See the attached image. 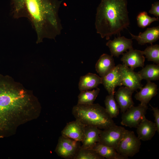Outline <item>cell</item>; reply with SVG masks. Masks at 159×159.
Masks as SVG:
<instances>
[{"label":"cell","mask_w":159,"mask_h":159,"mask_svg":"<svg viewBox=\"0 0 159 159\" xmlns=\"http://www.w3.org/2000/svg\"><path fill=\"white\" fill-rule=\"evenodd\" d=\"M35 105L27 92L0 74V137L11 135L20 125L38 117L41 108Z\"/></svg>","instance_id":"obj_1"},{"label":"cell","mask_w":159,"mask_h":159,"mask_svg":"<svg viewBox=\"0 0 159 159\" xmlns=\"http://www.w3.org/2000/svg\"><path fill=\"white\" fill-rule=\"evenodd\" d=\"M59 0H10L11 13L15 19H28L37 35L36 43L44 39H55L63 27L59 15Z\"/></svg>","instance_id":"obj_2"},{"label":"cell","mask_w":159,"mask_h":159,"mask_svg":"<svg viewBox=\"0 0 159 159\" xmlns=\"http://www.w3.org/2000/svg\"><path fill=\"white\" fill-rule=\"evenodd\" d=\"M127 0H101L97 8L95 22L96 32L102 38L110 39L130 24Z\"/></svg>","instance_id":"obj_3"},{"label":"cell","mask_w":159,"mask_h":159,"mask_svg":"<svg viewBox=\"0 0 159 159\" xmlns=\"http://www.w3.org/2000/svg\"><path fill=\"white\" fill-rule=\"evenodd\" d=\"M72 113L76 120L86 126H94L103 130L116 125L105 108L98 103L77 104L73 107Z\"/></svg>","instance_id":"obj_4"},{"label":"cell","mask_w":159,"mask_h":159,"mask_svg":"<svg viewBox=\"0 0 159 159\" xmlns=\"http://www.w3.org/2000/svg\"><path fill=\"white\" fill-rule=\"evenodd\" d=\"M141 144V140L133 131L126 130L116 150L119 153L127 159L139 152Z\"/></svg>","instance_id":"obj_5"},{"label":"cell","mask_w":159,"mask_h":159,"mask_svg":"<svg viewBox=\"0 0 159 159\" xmlns=\"http://www.w3.org/2000/svg\"><path fill=\"white\" fill-rule=\"evenodd\" d=\"M148 109L147 105L140 104L136 106H132L122 113L121 124L130 128H136L145 117Z\"/></svg>","instance_id":"obj_6"},{"label":"cell","mask_w":159,"mask_h":159,"mask_svg":"<svg viewBox=\"0 0 159 159\" xmlns=\"http://www.w3.org/2000/svg\"><path fill=\"white\" fill-rule=\"evenodd\" d=\"M127 130L116 125L109 128L101 130L99 143L115 149L122 139Z\"/></svg>","instance_id":"obj_7"},{"label":"cell","mask_w":159,"mask_h":159,"mask_svg":"<svg viewBox=\"0 0 159 159\" xmlns=\"http://www.w3.org/2000/svg\"><path fill=\"white\" fill-rule=\"evenodd\" d=\"M79 142L61 135L55 149L57 155L66 159H73L81 146Z\"/></svg>","instance_id":"obj_8"},{"label":"cell","mask_w":159,"mask_h":159,"mask_svg":"<svg viewBox=\"0 0 159 159\" xmlns=\"http://www.w3.org/2000/svg\"><path fill=\"white\" fill-rule=\"evenodd\" d=\"M122 64H119L109 73L101 77L102 84L109 94L114 95L115 89L117 86H122L121 77Z\"/></svg>","instance_id":"obj_9"},{"label":"cell","mask_w":159,"mask_h":159,"mask_svg":"<svg viewBox=\"0 0 159 159\" xmlns=\"http://www.w3.org/2000/svg\"><path fill=\"white\" fill-rule=\"evenodd\" d=\"M142 79L139 73L133 69L122 64V85L127 87L133 92L143 86Z\"/></svg>","instance_id":"obj_10"},{"label":"cell","mask_w":159,"mask_h":159,"mask_svg":"<svg viewBox=\"0 0 159 159\" xmlns=\"http://www.w3.org/2000/svg\"><path fill=\"white\" fill-rule=\"evenodd\" d=\"M106 45L109 48L111 55L117 57L127 50L133 48L132 39L120 36L117 38L115 37L112 40H109Z\"/></svg>","instance_id":"obj_11"},{"label":"cell","mask_w":159,"mask_h":159,"mask_svg":"<svg viewBox=\"0 0 159 159\" xmlns=\"http://www.w3.org/2000/svg\"><path fill=\"white\" fill-rule=\"evenodd\" d=\"M122 55L120 60L126 66L133 70L138 67H144L145 57L142 51L132 48Z\"/></svg>","instance_id":"obj_12"},{"label":"cell","mask_w":159,"mask_h":159,"mask_svg":"<svg viewBox=\"0 0 159 159\" xmlns=\"http://www.w3.org/2000/svg\"><path fill=\"white\" fill-rule=\"evenodd\" d=\"M86 125L75 120L67 123L61 131L62 135L81 142L84 137Z\"/></svg>","instance_id":"obj_13"},{"label":"cell","mask_w":159,"mask_h":159,"mask_svg":"<svg viewBox=\"0 0 159 159\" xmlns=\"http://www.w3.org/2000/svg\"><path fill=\"white\" fill-rule=\"evenodd\" d=\"M133 92L126 87H121L115 92V98L122 113L134 105L132 96Z\"/></svg>","instance_id":"obj_14"},{"label":"cell","mask_w":159,"mask_h":159,"mask_svg":"<svg viewBox=\"0 0 159 159\" xmlns=\"http://www.w3.org/2000/svg\"><path fill=\"white\" fill-rule=\"evenodd\" d=\"M138 138L141 140H150L153 137L157 129L155 122L145 117L136 127Z\"/></svg>","instance_id":"obj_15"},{"label":"cell","mask_w":159,"mask_h":159,"mask_svg":"<svg viewBox=\"0 0 159 159\" xmlns=\"http://www.w3.org/2000/svg\"><path fill=\"white\" fill-rule=\"evenodd\" d=\"M147 82L145 85L140 89L135 96V99L140 102L141 105L145 106L158 94V90L157 85L154 83L150 81Z\"/></svg>","instance_id":"obj_16"},{"label":"cell","mask_w":159,"mask_h":159,"mask_svg":"<svg viewBox=\"0 0 159 159\" xmlns=\"http://www.w3.org/2000/svg\"><path fill=\"white\" fill-rule=\"evenodd\" d=\"M101 130L94 126H86L81 147L83 148L92 149L100 141Z\"/></svg>","instance_id":"obj_17"},{"label":"cell","mask_w":159,"mask_h":159,"mask_svg":"<svg viewBox=\"0 0 159 159\" xmlns=\"http://www.w3.org/2000/svg\"><path fill=\"white\" fill-rule=\"evenodd\" d=\"M132 39L136 40L138 44L143 45L147 43L151 45L157 41L159 38V26L148 28L143 32H140L138 36L134 35L129 32Z\"/></svg>","instance_id":"obj_18"},{"label":"cell","mask_w":159,"mask_h":159,"mask_svg":"<svg viewBox=\"0 0 159 159\" xmlns=\"http://www.w3.org/2000/svg\"><path fill=\"white\" fill-rule=\"evenodd\" d=\"M115 66L113 56L103 54L100 57L95 65V69L101 77L105 75Z\"/></svg>","instance_id":"obj_19"},{"label":"cell","mask_w":159,"mask_h":159,"mask_svg":"<svg viewBox=\"0 0 159 159\" xmlns=\"http://www.w3.org/2000/svg\"><path fill=\"white\" fill-rule=\"evenodd\" d=\"M100 84H102L101 77L96 74L89 73L80 77L79 88L80 91L89 90L97 88Z\"/></svg>","instance_id":"obj_20"},{"label":"cell","mask_w":159,"mask_h":159,"mask_svg":"<svg viewBox=\"0 0 159 159\" xmlns=\"http://www.w3.org/2000/svg\"><path fill=\"white\" fill-rule=\"evenodd\" d=\"M99 154L107 159H126L112 147L105 145L100 143H97L92 148Z\"/></svg>","instance_id":"obj_21"},{"label":"cell","mask_w":159,"mask_h":159,"mask_svg":"<svg viewBox=\"0 0 159 159\" xmlns=\"http://www.w3.org/2000/svg\"><path fill=\"white\" fill-rule=\"evenodd\" d=\"M138 73L142 79L147 81L159 80V64H150L142 68Z\"/></svg>","instance_id":"obj_22"},{"label":"cell","mask_w":159,"mask_h":159,"mask_svg":"<svg viewBox=\"0 0 159 159\" xmlns=\"http://www.w3.org/2000/svg\"><path fill=\"white\" fill-rule=\"evenodd\" d=\"M100 90L99 88H97L92 90H86L80 91L78 96L77 104L86 105L94 103Z\"/></svg>","instance_id":"obj_23"},{"label":"cell","mask_w":159,"mask_h":159,"mask_svg":"<svg viewBox=\"0 0 159 159\" xmlns=\"http://www.w3.org/2000/svg\"><path fill=\"white\" fill-rule=\"evenodd\" d=\"M105 110L109 116L112 118H116L118 115L120 107L116 102L114 95L109 94L104 101Z\"/></svg>","instance_id":"obj_24"},{"label":"cell","mask_w":159,"mask_h":159,"mask_svg":"<svg viewBox=\"0 0 159 159\" xmlns=\"http://www.w3.org/2000/svg\"><path fill=\"white\" fill-rule=\"evenodd\" d=\"M104 158L92 149L80 146L73 159H104Z\"/></svg>","instance_id":"obj_25"},{"label":"cell","mask_w":159,"mask_h":159,"mask_svg":"<svg viewBox=\"0 0 159 159\" xmlns=\"http://www.w3.org/2000/svg\"><path fill=\"white\" fill-rule=\"evenodd\" d=\"M143 55L149 61H152L159 64V45L152 44L148 46L145 50L142 51Z\"/></svg>","instance_id":"obj_26"},{"label":"cell","mask_w":159,"mask_h":159,"mask_svg":"<svg viewBox=\"0 0 159 159\" xmlns=\"http://www.w3.org/2000/svg\"><path fill=\"white\" fill-rule=\"evenodd\" d=\"M136 19L138 26L142 28L150 25L154 21H158L159 20L158 17H151L148 16L147 12L145 11L139 13Z\"/></svg>","instance_id":"obj_27"},{"label":"cell","mask_w":159,"mask_h":159,"mask_svg":"<svg viewBox=\"0 0 159 159\" xmlns=\"http://www.w3.org/2000/svg\"><path fill=\"white\" fill-rule=\"evenodd\" d=\"M153 112V115L155 118V123L157 127V131L159 132V109L158 107H154L149 105Z\"/></svg>","instance_id":"obj_28"},{"label":"cell","mask_w":159,"mask_h":159,"mask_svg":"<svg viewBox=\"0 0 159 159\" xmlns=\"http://www.w3.org/2000/svg\"><path fill=\"white\" fill-rule=\"evenodd\" d=\"M149 13L158 17L159 16V2H155L152 4V7L149 11Z\"/></svg>","instance_id":"obj_29"}]
</instances>
